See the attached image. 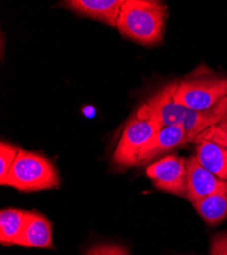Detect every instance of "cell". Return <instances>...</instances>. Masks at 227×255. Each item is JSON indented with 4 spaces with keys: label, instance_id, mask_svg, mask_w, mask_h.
<instances>
[{
    "label": "cell",
    "instance_id": "1",
    "mask_svg": "<svg viewBox=\"0 0 227 255\" xmlns=\"http://www.w3.org/2000/svg\"><path fill=\"white\" fill-rule=\"evenodd\" d=\"M167 7L156 0H126L116 28L119 33L142 45H155L161 42Z\"/></svg>",
    "mask_w": 227,
    "mask_h": 255
},
{
    "label": "cell",
    "instance_id": "2",
    "mask_svg": "<svg viewBox=\"0 0 227 255\" xmlns=\"http://www.w3.org/2000/svg\"><path fill=\"white\" fill-rule=\"evenodd\" d=\"M20 192H37L59 186L56 167L46 157L38 153L19 149L10 171L1 183Z\"/></svg>",
    "mask_w": 227,
    "mask_h": 255
},
{
    "label": "cell",
    "instance_id": "3",
    "mask_svg": "<svg viewBox=\"0 0 227 255\" xmlns=\"http://www.w3.org/2000/svg\"><path fill=\"white\" fill-rule=\"evenodd\" d=\"M227 96V78L195 77L176 81L175 99L193 111L209 110Z\"/></svg>",
    "mask_w": 227,
    "mask_h": 255
},
{
    "label": "cell",
    "instance_id": "4",
    "mask_svg": "<svg viewBox=\"0 0 227 255\" xmlns=\"http://www.w3.org/2000/svg\"><path fill=\"white\" fill-rule=\"evenodd\" d=\"M162 129L160 125L147 118L135 115L125 126L113 153V162L120 167L138 165V155Z\"/></svg>",
    "mask_w": 227,
    "mask_h": 255
},
{
    "label": "cell",
    "instance_id": "5",
    "mask_svg": "<svg viewBox=\"0 0 227 255\" xmlns=\"http://www.w3.org/2000/svg\"><path fill=\"white\" fill-rule=\"evenodd\" d=\"M176 81L153 94L138 109L136 116L157 122L161 128L181 125L188 108L175 99Z\"/></svg>",
    "mask_w": 227,
    "mask_h": 255
},
{
    "label": "cell",
    "instance_id": "6",
    "mask_svg": "<svg viewBox=\"0 0 227 255\" xmlns=\"http://www.w3.org/2000/svg\"><path fill=\"white\" fill-rule=\"evenodd\" d=\"M188 159L168 155L150 164L146 175L159 189L180 197L187 196Z\"/></svg>",
    "mask_w": 227,
    "mask_h": 255
},
{
    "label": "cell",
    "instance_id": "7",
    "mask_svg": "<svg viewBox=\"0 0 227 255\" xmlns=\"http://www.w3.org/2000/svg\"><path fill=\"white\" fill-rule=\"evenodd\" d=\"M227 192V181L221 180L205 169L191 156L188 159L187 198L192 203L213 194Z\"/></svg>",
    "mask_w": 227,
    "mask_h": 255
},
{
    "label": "cell",
    "instance_id": "8",
    "mask_svg": "<svg viewBox=\"0 0 227 255\" xmlns=\"http://www.w3.org/2000/svg\"><path fill=\"white\" fill-rule=\"evenodd\" d=\"M13 245L35 248H53L51 223L41 214L28 211L22 232Z\"/></svg>",
    "mask_w": 227,
    "mask_h": 255
},
{
    "label": "cell",
    "instance_id": "9",
    "mask_svg": "<svg viewBox=\"0 0 227 255\" xmlns=\"http://www.w3.org/2000/svg\"><path fill=\"white\" fill-rule=\"evenodd\" d=\"M126 0H70L65 5L75 12L101 20L116 28L117 19Z\"/></svg>",
    "mask_w": 227,
    "mask_h": 255
},
{
    "label": "cell",
    "instance_id": "10",
    "mask_svg": "<svg viewBox=\"0 0 227 255\" xmlns=\"http://www.w3.org/2000/svg\"><path fill=\"white\" fill-rule=\"evenodd\" d=\"M187 143H190V139L181 127H164L139 153L138 164L149 162L153 158Z\"/></svg>",
    "mask_w": 227,
    "mask_h": 255
},
{
    "label": "cell",
    "instance_id": "11",
    "mask_svg": "<svg viewBox=\"0 0 227 255\" xmlns=\"http://www.w3.org/2000/svg\"><path fill=\"white\" fill-rule=\"evenodd\" d=\"M225 118H227V96L209 110L193 111L188 109L180 127L187 133L190 143H194L195 139L203 131Z\"/></svg>",
    "mask_w": 227,
    "mask_h": 255
},
{
    "label": "cell",
    "instance_id": "12",
    "mask_svg": "<svg viewBox=\"0 0 227 255\" xmlns=\"http://www.w3.org/2000/svg\"><path fill=\"white\" fill-rule=\"evenodd\" d=\"M195 157L205 169L227 181V148L213 142L202 141L197 143Z\"/></svg>",
    "mask_w": 227,
    "mask_h": 255
},
{
    "label": "cell",
    "instance_id": "13",
    "mask_svg": "<svg viewBox=\"0 0 227 255\" xmlns=\"http://www.w3.org/2000/svg\"><path fill=\"white\" fill-rule=\"evenodd\" d=\"M192 204L204 222L209 225H217L227 218V192L210 195Z\"/></svg>",
    "mask_w": 227,
    "mask_h": 255
},
{
    "label": "cell",
    "instance_id": "14",
    "mask_svg": "<svg viewBox=\"0 0 227 255\" xmlns=\"http://www.w3.org/2000/svg\"><path fill=\"white\" fill-rule=\"evenodd\" d=\"M27 212L17 208L0 211V243L4 246L13 245L14 240L23 230Z\"/></svg>",
    "mask_w": 227,
    "mask_h": 255
},
{
    "label": "cell",
    "instance_id": "15",
    "mask_svg": "<svg viewBox=\"0 0 227 255\" xmlns=\"http://www.w3.org/2000/svg\"><path fill=\"white\" fill-rule=\"evenodd\" d=\"M202 141L213 142L219 146L227 148V118L203 131L194 142L197 144Z\"/></svg>",
    "mask_w": 227,
    "mask_h": 255
},
{
    "label": "cell",
    "instance_id": "16",
    "mask_svg": "<svg viewBox=\"0 0 227 255\" xmlns=\"http://www.w3.org/2000/svg\"><path fill=\"white\" fill-rule=\"evenodd\" d=\"M18 148L1 142L0 143V184L7 177L18 153Z\"/></svg>",
    "mask_w": 227,
    "mask_h": 255
},
{
    "label": "cell",
    "instance_id": "17",
    "mask_svg": "<svg viewBox=\"0 0 227 255\" xmlns=\"http://www.w3.org/2000/svg\"><path fill=\"white\" fill-rule=\"evenodd\" d=\"M86 255H130L126 247L117 244H99L92 247Z\"/></svg>",
    "mask_w": 227,
    "mask_h": 255
},
{
    "label": "cell",
    "instance_id": "18",
    "mask_svg": "<svg viewBox=\"0 0 227 255\" xmlns=\"http://www.w3.org/2000/svg\"><path fill=\"white\" fill-rule=\"evenodd\" d=\"M210 255H227V233L218 234L212 239Z\"/></svg>",
    "mask_w": 227,
    "mask_h": 255
}]
</instances>
